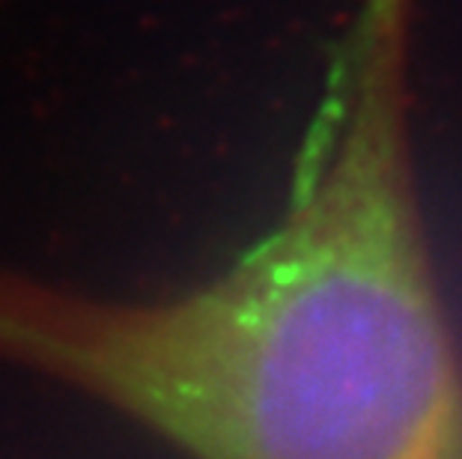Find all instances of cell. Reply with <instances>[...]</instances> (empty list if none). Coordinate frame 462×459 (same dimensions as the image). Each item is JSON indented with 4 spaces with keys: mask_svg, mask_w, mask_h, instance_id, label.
<instances>
[{
    "mask_svg": "<svg viewBox=\"0 0 462 459\" xmlns=\"http://www.w3.org/2000/svg\"><path fill=\"white\" fill-rule=\"evenodd\" d=\"M411 9L361 0L269 227L159 298L0 271V361L185 459H462V346L411 152Z\"/></svg>",
    "mask_w": 462,
    "mask_h": 459,
    "instance_id": "cell-1",
    "label": "cell"
}]
</instances>
